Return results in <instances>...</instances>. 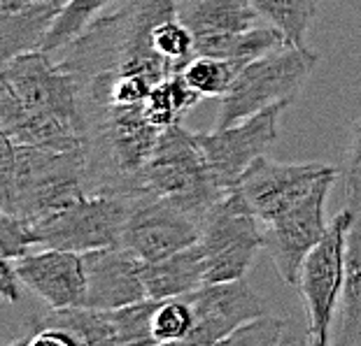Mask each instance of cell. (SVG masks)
Listing matches in <instances>:
<instances>
[{
  "label": "cell",
  "instance_id": "6da1fadb",
  "mask_svg": "<svg viewBox=\"0 0 361 346\" xmlns=\"http://www.w3.org/2000/svg\"><path fill=\"white\" fill-rule=\"evenodd\" d=\"M0 128L17 144L82 149L87 121L80 79L44 49L7 60L0 70Z\"/></svg>",
  "mask_w": 361,
  "mask_h": 346
},
{
  "label": "cell",
  "instance_id": "7a4b0ae2",
  "mask_svg": "<svg viewBox=\"0 0 361 346\" xmlns=\"http://www.w3.org/2000/svg\"><path fill=\"white\" fill-rule=\"evenodd\" d=\"M89 193L84 147L56 151L0 133V212L37 223Z\"/></svg>",
  "mask_w": 361,
  "mask_h": 346
},
{
  "label": "cell",
  "instance_id": "3957f363",
  "mask_svg": "<svg viewBox=\"0 0 361 346\" xmlns=\"http://www.w3.org/2000/svg\"><path fill=\"white\" fill-rule=\"evenodd\" d=\"M130 196L171 198L205 219L210 207L226 193H221L207 172L196 133L175 124L159 135L154 151L135 177Z\"/></svg>",
  "mask_w": 361,
  "mask_h": 346
},
{
  "label": "cell",
  "instance_id": "277c9868",
  "mask_svg": "<svg viewBox=\"0 0 361 346\" xmlns=\"http://www.w3.org/2000/svg\"><path fill=\"white\" fill-rule=\"evenodd\" d=\"M317 63L319 56L312 49L289 44H280L264 56L250 60L235 77L231 89L219 98L214 128L240 124L273 105H291L301 96Z\"/></svg>",
  "mask_w": 361,
  "mask_h": 346
},
{
  "label": "cell",
  "instance_id": "5b68a950",
  "mask_svg": "<svg viewBox=\"0 0 361 346\" xmlns=\"http://www.w3.org/2000/svg\"><path fill=\"white\" fill-rule=\"evenodd\" d=\"M355 200L336 214L329 223L324 237L314 244L305 256L298 270L296 288L301 290L308 309V337L305 342L312 346L331 344L334 316L341 302L343 281H345V249H348V233L355 221Z\"/></svg>",
  "mask_w": 361,
  "mask_h": 346
},
{
  "label": "cell",
  "instance_id": "8992f818",
  "mask_svg": "<svg viewBox=\"0 0 361 346\" xmlns=\"http://www.w3.org/2000/svg\"><path fill=\"white\" fill-rule=\"evenodd\" d=\"M264 223L231 191L205 214L198 247L205 260V281L243 279L264 249Z\"/></svg>",
  "mask_w": 361,
  "mask_h": 346
},
{
  "label": "cell",
  "instance_id": "52a82bcc",
  "mask_svg": "<svg viewBox=\"0 0 361 346\" xmlns=\"http://www.w3.org/2000/svg\"><path fill=\"white\" fill-rule=\"evenodd\" d=\"M133 196L89 193L75 205L33 223L37 244L66 251H96L121 242Z\"/></svg>",
  "mask_w": 361,
  "mask_h": 346
},
{
  "label": "cell",
  "instance_id": "ba28073f",
  "mask_svg": "<svg viewBox=\"0 0 361 346\" xmlns=\"http://www.w3.org/2000/svg\"><path fill=\"white\" fill-rule=\"evenodd\" d=\"M287 107V103H280L257 112L240 124L214 128L210 133H196L207 172L221 193H231L243 172L278 142L280 117Z\"/></svg>",
  "mask_w": 361,
  "mask_h": 346
},
{
  "label": "cell",
  "instance_id": "9c48e42d",
  "mask_svg": "<svg viewBox=\"0 0 361 346\" xmlns=\"http://www.w3.org/2000/svg\"><path fill=\"white\" fill-rule=\"evenodd\" d=\"M201 228L203 219L171 198L133 196L119 244L142 263H152L196 244Z\"/></svg>",
  "mask_w": 361,
  "mask_h": 346
},
{
  "label": "cell",
  "instance_id": "30bf717a",
  "mask_svg": "<svg viewBox=\"0 0 361 346\" xmlns=\"http://www.w3.org/2000/svg\"><path fill=\"white\" fill-rule=\"evenodd\" d=\"M338 177L341 170L329 172L303 200H298L273 221L264 223V251L271 256L275 270L289 286H296L305 256L326 233V198Z\"/></svg>",
  "mask_w": 361,
  "mask_h": 346
},
{
  "label": "cell",
  "instance_id": "8fae6325",
  "mask_svg": "<svg viewBox=\"0 0 361 346\" xmlns=\"http://www.w3.org/2000/svg\"><path fill=\"white\" fill-rule=\"evenodd\" d=\"M334 170L324 163H275L264 153L243 172L233 191L261 223H268L303 200Z\"/></svg>",
  "mask_w": 361,
  "mask_h": 346
},
{
  "label": "cell",
  "instance_id": "7c38bea8",
  "mask_svg": "<svg viewBox=\"0 0 361 346\" xmlns=\"http://www.w3.org/2000/svg\"><path fill=\"white\" fill-rule=\"evenodd\" d=\"M187 297L194 307V330L187 337V344H224L226 337L247 321L268 314L266 302L255 293L245 276L205 283Z\"/></svg>",
  "mask_w": 361,
  "mask_h": 346
},
{
  "label": "cell",
  "instance_id": "4fadbf2b",
  "mask_svg": "<svg viewBox=\"0 0 361 346\" xmlns=\"http://www.w3.org/2000/svg\"><path fill=\"white\" fill-rule=\"evenodd\" d=\"M21 283L49 309L87 305V270L78 251L40 247L14 260Z\"/></svg>",
  "mask_w": 361,
  "mask_h": 346
},
{
  "label": "cell",
  "instance_id": "5bb4252c",
  "mask_svg": "<svg viewBox=\"0 0 361 346\" xmlns=\"http://www.w3.org/2000/svg\"><path fill=\"white\" fill-rule=\"evenodd\" d=\"M82 256L84 270H87V307L119 309L147 297L142 276L145 263L126 247L114 244V247L87 251Z\"/></svg>",
  "mask_w": 361,
  "mask_h": 346
},
{
  "label": "cell",
  "instance_id": "9a60e30c",
  "mask_svg": "<svg viewBox=\"0 0 361 346\" xmlns=\"http://www.w3.org/2000/svg\"><path fill=\"white\" fill-rule=\"evenodd\" d=\"M63 10L56 3H33L19 10H0V56L3 63L44 47L47 35Z\"/></svg>",
  "mask_w": 361,
  "mask_h": 346
},
{
  "label": "cell",
  "instance_id": "2e32d148",
  "mask_svg": "<svg viewBox=\"0 0 361 346\" xmlns=\"http://www.w3.org/2000/svg\"><path fill=\"white\" fill-rule=\"evenodd\" d=\"M142 276H145V288H147V297L168 300V297L189 295L207 283L203 251L196 242L168 258L145 263Z\"/></svg>",
  "mask_w": 361,
  "mask_h": 346
},
{
  "label": "cell",
  "instance_id": "e0dca14e",
  "mask_svg": "<svg viewBox=\"0 0 361 346\" xmlns=\"http://www.w3.org/2000/svg\"><path fill=\"white\" fill-rule=\"evenodd\" d=\"M178 17L194 37L250 30L266 24L252 0H178Z\"/></svg>",
  "mask_w": 361,
  "mask_h": 346
},
{
  "label": "cell",
  "instance_id": "ac0fdd59",
  "mask_svg": "<svg viewBox=\"0 0 361 346\" xmlns=\"http://www.w3.org/2000/svg\"><path fill=\"white\" fill-rule=\"evenodd\" d=\"M355 200V221L348 233L345 249V281L341 302H338V333L331 342L336 344H361V193Z\"/></svg>",
  "mask_w": 361,
  "mask_h": 346
},
{
  "label": "cell",
  "instance_id": "d6986e66",
  "mask_svg": "<svg viewBox=\"0 0 361 346\" xmlns=\"http://www.w3.org/2000/svg\"><path fill=\"white\" fill-rule=\"evenodd\" d=\"M51 326L61 328L75 337L78 346H117L114 335L112 309H94V307H66V309H49L44 316H37L30 328Z\"/></svg>",
  "mask_w": 361,
  "mask_h": 346
},
{
  "label": "cell",
  "instance_id": "ffe728a7",
  "mask_svg": "<svg viewBox=\"0 0 361 346\" xmlns=\"http://www.w3.org/2000/svg\"><path fill=\"white\" fill-rule=\"evenodd\" d=\"M282 37L273 26L259 24L250 30H233V33H219V35H205L196 37V56H219L250 63L259 56H264L271 49L280 47Z\"/></svg>",
  "mask_w": 361,
  "mask_h": 346
},
{
  "label": "cell",
  "instance_id": "44dd1931",
  "mask_svg": "<svg viewBox=\"0 0 361 346\" xmlns=\"http://www.w3.org/2000/svg\"><path fill=\"white\" fill-rule=\"evenodd\" d=\"M259 17L280 33L289 47H305V37L317 19V0H252Z\"/></svg>",
  "mask_w": 361,
  "mask_h": 346
},
{
  "label": "cell",
  "instance_id": "7402d4cb",
  "mask_svg": "<svg viewBox=\"0 0 361 346\" xmlns=\"http://www.w3.org/2000/svg\"><path fill=\"white\" fill-rule=\"evenodd\" d=\"M201 98L203 96L189 86L182 72L168 75L166 79L154 84L149 98L145 100V117L152 126L166 130L175 124H182L184 114Z\"/></svg>",
  "mask_w": 361,
  "mask_h": 346
},
{
  "label": "cell",
  "instance_id": "603a6c76",
  "mask_svg": "<svg viewBox=\"0 0 361 346\" xmlns=\"http://www.w3.org/2000/svg\"><path fill=\"white\" fill-rule=\"evenodd\" d=\"M245 65L247 63H240V60L198 53L182 68V75L189 86L198 91L203 98H221L231 89V84Z\"/></svg>",
  "mask_w": 361,
  "mask_h": 346
},
{
  "label": "cell",
  "instance_id": "cb8c5ba5",
  "mask_svg": "<svg viewBox=\"0 0 361 346\" xmlns=\"http://www.w3.org/2000/svg\"><path fill=\"white\" fill-rule=\"evenodd\" d=\"M117 0H68L63 5V10L59 12L56 21L47 35L44 42V51L56 53L66 47L68 42H73L75 37L84 33L91 21H96L110 5H114Z\"/></svg>",
  "mask_w": 361,
  "mask_h": 346
},
{
  "label": "cell",
  "instance_id": "d4e9b609",
  "mask_svg": "<svg viewBox=\"0 0 361 346\" xmlns=\"http://www.w3.org/2000/svg\"><path fill=\"white\" fill-rule=\"evenodd\" d=\"M161 300L145 297L137 302H130L119 309H112L114 335H117V346L128 344H154L152 335V321H154L157 307Z\"/></svg>",
  "mask_w": 361,
  "mask_h": 346
},
{
  "label": "cell",
  "instance_id": "484cf974",
  "mask_svg": "<svg viewBox=\"0 0 361 346\" xmlns=\"http://www.w3.org/2000/svg\"><path fill=\"white\" fill-rule=\"evenodd\" d=\"M194 330V307L187 295L161 300L152 321L154 344H187Z\"/></svg>",
  "mask_w": 361,
  "mask_h": 346
},
{
  "label": "cell",
  "instance_id": "4316f807",
  "mask_svg": "<svg viewBox=\"0 0 361 346\" xmlns=\"http://www.w3.org/2000/svg\"><path fill=\"white\" fill-rule=\"evenodd\" d=\"M35 249H40V244H37L33 223L0 212V256L17 260Z\"/></svg>",
  "mask_w": 361,
  "mask_h": 346
},
{
  "label": "cell",
  "instance_id": "83f0119b",
  "mask_svg": "<svg viewBox=\"0 0 361 346\" xmlns=\"http://www.w3.org/2000/svg\"><path fill=\"white\" fill-rule=\"evenodd\" d=\"M284 330L287 323L271 314L257 316L240 326L224 340V344H240V346H275L284 342Z\"/></svg>",
  "mask_w": 361,
  "mask_h": 346
},
{
  "label": "cell",
  "instance_id": "f1b7e54d",
  "mask_svg": "<svg viewBox=\"0 0 361 346\" xmlns=\"http://www.w3.org/2000/svg\"><path fill=\"white\" fill-rule=\"evenodd\" d=\"M345 196L361 193V117L350 128V144L345 153Z\"/></svg>",
  "mask_w": 361,
  "mask_h": 346
},
{
  "label": "cell",
  "instance_id": "f546056e",
  "mask_svg": "<svg viewBox=\"0 0 361 346\" xmlns=\"http://www.w3.org/2000/svg\"><path fill=\"white\" fill-rule=\"evenodd\" d=\"M21 286H24V283L19 279L14 260L3 258V263H0V295H3L5 302H19Z\"/></svg>",
  "mask_w": 361,
  "mask_h": 346
},
{
  "label": "cell",
  "instance_id": "4dcf8cb0",
  "mask_svg": "<svg viewBox=\"0 0 361 346\" xmlns=\"http://www.w3.org/2000/svg\"><path fill=\"white\" fill-rule=\"evenodd\" d=\"M33 3H56L63 7L68 0H0V10H19V7H26Z\"/></svg>",
  "mask_w": 361,
  "mask_h": 346
}]
</instances>
